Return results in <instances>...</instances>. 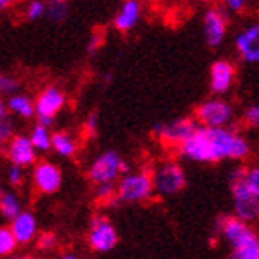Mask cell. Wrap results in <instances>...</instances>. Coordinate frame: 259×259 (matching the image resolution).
Segmentation results:
<instances>
[{
	"mask_svg": "<svg viewBox=\"0 0 259 259\" xmlns=\"http://www.w3.org/2000/svg\"><path fill=\"white\" fill-rule=\"evenodd\" d=\"M178 152L182 157L194 163H217L224 159L241 161L250 156V143L230 126H198L196 132L180 146Z\"/></svg>",
	"mask_w": 259,
	"mask_h": 259,
	"instance_id": "1",
	"label": "cell"
},
{
	"mask_svg": "<svg viewBox=\"0 0 259 259\" xmlns=\"http://www.w3.org/2000/svg\"><path fill=\"white\" fill-rule=\"evenodd\" d=\"M219 235L232 246L230 259H259V235L250 222L239 217H224L219 221Z\"/></svg>",
	"mask_w": 259,
	"mask_h": 259,
	"instance_id": "2",
	"label": "cell"
},
{
	"mask_svg": "<svg viewBox=\"0 0 259 259\" xmlns=\"http://www.w3.org/2000/svg\"><path fill=\"white\" fill-rule=\"evenodd\" d=\"M246 168H237L232 174V202L233 215L246 222L259 221V196L244 180Z\"/></svg>",
	"mask_w": 259,
	"mask_h": 259,
	"instance_id": "3",
	"label": "cell"
},
{
	"mask_svg": "<svg viewBox=\"0 0 259 259\" xmlns=\"http://www.w3.org/2000/svg\"><path fill=\"white\" fill-rule=\"evenodd\" d=\"M128 172V165L115 150L102 152L91 161L87 168V178L93 185L100 184H117Z\"/></svg>",
	"mask_w": 259,
	"mask_h": 259,
	"instance_id": "4",
	"label": "cell"
},
{
	"mask_svg": "<svg viewBox=\"0 0 259 259\" xmlns=\"http://www.w3.org/2000/svg\"><path fill=\"white\" fill-rule=\"evenodd\" d=\"M154 182V193L161 198H168L184 191L187 178L182 165L176 161H161L150 170Z\"/></svg>",
	"mask_w": 259,
	"mask_h": 259,
	"instance_id": "5",
	"label": "cell"
},
{
	"mask_svg": "<svg viewBox=\"0 0 259 259\" xmlns=\"http://www.w3.org/2000/svg\"><path fill=\"white\" fill-rule=\"evenodd\" d=\"M154 193L152 174L146 170H134L126 172L117 182V196L124 204H141L146 202Z\"/></svg>",
	"mask_w": 259,
	"mask_h": 259,
	"instance_id": "6",
	"label": "cell"
},
{
	"mask_svg": "<svg viewBox=\"0 0 259 259\" xmlns=\"http://www.w3.org/2000/svg\"><path fill=\"white\" fill-rule=\"evenodd\" d=\"M194 119L200 126H205V128H224L232 124L233 108L232 104L222 98H209L196 108Z\"/></svg>",
	"mask_w": 259,
	"mask_h": 259,
	"instance_id": "7",
	"label": "cell"
},
{
	"mask_svg": "<svg viewBox=\"0 0 259 259\" xmlns=\"http://www.w3.org/2000/svg\"><path fill=\"white\" fill-rule=\"evenodd\" d=\"M117 243H119V233L115 230L113 222L104 215L93 217L89 232H87L89 248L98 254H108L117 246Z\"/></svg>",
	"mask_w": 259,
	"mask_h": 259,
	"instance_id": "8",
	"label": "cell"
},
{
	"mask_svg": "<svg viewBox=\"0 0 259 259\" xmlns=\"http://www.w3.org/2000/svg\"><path fill=\"white\" fill-rule=\"evenodd\" d=\"M196 119H176L172 122H157L152 130V134L161 141L165 146H180L189 139L198 128Z\"/></svg>",
	"mask_w": 259,
	"mask_h": 259,
	"instance_id": "9",
	"label": "cell"
},
{
	"mask_svg": "<svg viewBox=\"0 0 259 259\" xmlns=\"http://www.w3.org/2000/svg\"><path fill=\"white\" fill-rule=\"evenodd\" d=\"M67 98H65V93L58 87H45L43 91L39 93V97L35 98V117H37V122L45 126H52L54 124L56 115L63 109Z\"/></svg>",
	"mask_w": 259,
	"mask_h": 259,
	"instance_id": "10",
	"label": "cell"
},
{
	"mask_svg": "<svg viewBox=\"0 0 259 259\" xmlns=\"http://www.w3.org/2000/svg\"><path fill=\"white\" fill-rule=\"evenodd\" d=\"M6 157L10 165H19L22 168L33 167L37 163V148L33 146L30 135H13L6 143Z\"/></svg>",
	"mask_w": 259,
	"mask_h": 259,
	"instance_id": "11",
	"label": "cell"
},
{
	"mask_svg": "<svg viewBox=\"0 0 259 259\" xmlns=\"http://www.w3.org/2000/svg\"><path fill=\"white\" fill-rule=\"evenodd\" d=\"M32 182L35 191L41 194H54L61 189V170L56 163L37 161L32 167Z\"/></svg>",
	"mask_w": 259,
	"mask_h": 259,
	"instance_id": "12",
	"label": "cell"
},
{
	"mask_svg": "<svg viewBox=\"0 0 259 259\" xmlns=\"http://www.w3.org/2000/svg\"><path fill=\"white\" fill-rule=\"evenodd\" d=\"M235 50L246 63H259V22H254L239 32L235 37Z\"/></svg>",
	"mask_w": 259,
	"mask_h": 259,
	"instance_id": "13",
	"label": "cell"
},
{
	"mask_svg": "<svg viewBox=\"0 0 259 259\" xmlns=\"http://www.w3.org/2000/svg\"><path fill=\"white\" fill-rule=\"evenodd\" d=\"M226 17L219 8H209L204 13V35L209 47H219L226 37Z\"/></svg>",
	"mask_w": 259,
	"mask_h": 259,
	"instance_id": "14",
	"label": "cell"
},
{
	"mask_svg": "<svg viewBox=\"0 0 259 259\" xmlns=\"http://www.w3.org/2000/svg\"><path fill=\"white\" fill-rule=\"evenodd\" d=\"M235 81V67L230 61L219 60L211 65L209 72V87L213 95H224L232 89Z\"/></svg>",
	"mask_w": 259,
	"mask_h": 259,
	"instance_id": "15",
	"label": "cell"
},
{
	"mask_svg": "<svg viewBox=\"0 0 259 259\" xmlns=\"http://www.w3.org/2000/svg\"><path fill=\"white\" fill-rule=\"evenodd\" d=\"M10 228L13 235L17 237L21 246L37 241V219L30 211H22L21 215H17L13 221H10Z\"/></svg>",
	"mask_w": 259,
	"mask_h": 259,
	"instance_id": "16",
	"label": "cell"
},
{
	"mask_svg": "<svg viewBox=\"0 0 259 259\" xmlns=\"http://www.w3.org/2000/svg\"><path fill=\"white\" fill-rule=\"evenodd\" d=\"M139 19H141L139 0H124L122 6H120V10L117 11V15H115L113 24L119 32H130V30L135 28V24L139 22Z\"/></svg>",
	"mask_w": 259,
	"mask_h": 259,
	"instance_id": "17",
	"label": "cell"
},
{
	"mask_svg": "<svg viewBox=\"0 0 259 259\" xmlns=\"http://www.w3.org/2000/svg\"><path fill=\"white\" fill-rule=\"evenodd\" d=\"M6 108H8L10 113H13L15 117H21V119L35 117V102L32 98H28L26 95H21V93H15V95L8 97Z\"/></svg>",
	"mask_w": 259,
	"mask_h": 259,
	"instance_id": "18",
	"label": "cell"
},
{
	"mask_svg": "<svg viewBox=\"0 0 259 259\" xmlns=\"http://www.w3.org/2000/svg\"><path fill=\"white\" fill-rule=\"evenodd\" d=\"M22 211H24L22 209V200L15 191L4 189L0 193V213L4 219L13 221L17 215H21Z\"/></svg>",
	"mask_w": 259,
	"mask_h": 259,
	"instance_id": "19",
	"label": "cell"
},
{
	"mask_svg": "<svg viewBox=\"0 0 259 259\" xmlns=\"http://www.w3.org/2000/svg\"><path fill=\"white\" fill-rule=\"evenodd\" d=\"M52 150L61 157H72L78 150V143L67 132H54L52 134Z\"/></svg>",
	"mask_w": 259,
	"mask_h": 259,
	"instance_id": "20",
	"label": "cell"
},
{
	"mask_svg": "<svg viewBox=\"0 0 259 259\" xmlns=\"http://www.w3.org/2000/svg\"><path fill=\"white\" fill-rule=\"evenodd\" d=\"M30 139H32L33 146L37 148V152L52 150V134H50L49 126L37 122L32 128V132H30Z\"/></svg>",
	"mask_w": 259,
	"mask_h": 259,
	"instance_id": "21",
	"label": "cell"
},
{
	"mask_svg": "<svg viewBox=\"0 0 259 259\" xmlns=\"http://www.w3.org/2000/svg\"><path fill=\"white\" fill-rule=\"evenodd\" d=\"M21 244L17 241V237L13 235L11 232V228H0V255L2 257H10V255H15L17 248H19Z\"/></svg>",
	"mask_w": 259,
	"mask_h": 259,
	"instance_id": "22",
	"label": "cell"
},
{
	"mask_svg": "<svg viewBox=\"0 0 259 259\" xmlns=\"http://www.w3.org/2000/svg\"><path fill=\"white\" fill-rule=\"evenodd\" d=\"M95 198L100 204H113V202H120L117 196V184H100L95 185Z\"/></svg>",
	"mask_w": 259,
	"mask_h": 259,
	"instance_id": "23",
	"label": "cell"
},
{
	"mask_svg": "<svg viewBox=\"0 0 259 259\" xmlns=\"http://www.w3.org/2000/svg\"><path fill=\"white\" fill-rule=\"evenodd\" d=\"M69 13V6H67V0H47V15H49L50 21L60 22L63 21Z\"/></svg>",
	"mask_w": 259,
	"mask_h": 259,
	"instance_id": "24",
	"label": "cell"
},
{
	"mask_svg": "<svg viewBox=\"0 0 259 259\" xmlns=\"http://www.w3.org/2000/svg\"><path fill=\"white\" fill-rule=\"evenodd\" d=\"M28 21H39L47 15V0H30L24 10Z\"/></svg>",
	"mask_w": 259,
	"mask_h": 259,
	"instance_id": "25",
	"label": "cell"
},
{
	"mask_svg": "<svg viewBox=\"0 0 259 259\" xmlns=\"http://www.w3.org/2000/svg\"><path fill=\"white\" fill-rule=\"evenodd\" d=\"M11 137H13V122L8 115V108L0 106V139L8 143Z\"/></svg>",
	"mask_w": 259,
	"mask_h": 259,
	"instance_id": "26",
	"label": "cell"
},
{
	"mask_svg": "<svg viewBox=\"0 0 259 259\" xmlns=\"http://www.w3.org/2000/svg\"><path fill=\"white\" fill-rule=\"evenodd\" d=\"M6 180L11 189H19L24 185V168L19 165H10L8 172H6Z\"/></svg>",
	"mask_w": 259,
	"mask_h": 259,
	"instance_id": "27",
	"label": "cell"
},
{
	"mask_svg": "<svg viewBox=\"0 0 259 259\" xmlns=\"http://www.w3.org/2000/svg\"><path fill=\"white\" fill-rule=\"evenodd\" d=\"M19 87H21V83H19L17 78H13V76H10V74L0 76V93H2V95L11 97V95H15V93L19 91Z\"/></svg>",
	"mask_w": 259,
	"mask_h": 259,
	"instance_id": "28",
	"label": "cell"
},
{
	"mask_svg": "<svg viewBox=\"0 0 259 259\" xmlns=\"http://www.w3.org/2000/svg\"><path fill=\"white\" fill-rule=\"evenodd\" d=\"M243 119H244V122H246V126L259 130V104H254V106L246 108Z\"/></svg>",
	"mask_w": 259,
	"mask_h": 259,
	"instance_id": "29",
	"label": "cell"
},
{
	"mask_svg": "<svg viewBox=\"0 0 259 259\" xmlns=\"http://www.w3.org/2000/svg\"><path fill=\"white\" fill-rule=\"evenodd\" d=\"M56 244H58V239H56L54 233H41L37 237V246H39V250H43V252L54 250Z\"/></svg>",
	"mask_w": 259,
	"mask_h": 259,
	"instance_id": "30",
	"label": "cell"
},
{
	"mask_svg": "<svg viewBox=\"0 0 259 259\" xmlns=\"http://www.w3.org/2000/svg\"><path fill=\"white\" fill-rule=\"evenodd\" d=\"M244 180L248 182V185L252 187V191L259 196V165L246 168V170H244Z\"/></svg>",
	"mask_w": 259,
	"mask_h": 259,
	"instance_id": "31",
	"label": "cell"
},
{
	"mask_svg": "<svg viewBox=\"0 0 259 259\" xmlns=\"http://www.w3.org/2000/svg\"><path fill=\"white\" fill-rule=\"evenodd\" d=\"M222 4L224 8L233 13H239V11H243L246 8V0H222Z\"/></svg>",
	"mask_w": 259,
	"mask_h": 259,
	"instance_id": "32",
	"label": "cell"
},
{
	"mask_svg": "<svg viewBox=\"0 0 259 259\" xmlns=\"http://www.w3.org/2000/svg\"><path fill=\"white\" fill-rule=\"evenodd\" d=\"M97 126H98V117L95 113H91L89 117H87L85 120V130L89 135H95L97 134Z\"/></svg>",
	"mask_w": 259,
	"mask_h": 259,
	"instance_id": "33",
	"label": "cell"
},
{
	"mask_svg": "<svg viewBox=\"0 0 259 259\" xmlns=\"http://www.w3.org/2000/svg\"><path fill=\"white\" fill-rule=\"evenodd\" d=\"M11 4H13V0H0V8H2V10L10 8Z\"/></svg>",
	"mask_w": 259,
	"mask_h": 259,
	"instance_id": "34",
	"label": "cell"
},
{
	"mask_svg": "<svg viewBox=\"0 0 259 259\" xmlns=\"http://www.w3.org/2000/svg\"><path fill=\"white\" fill-rule=\"evenodd\" d=\"M4 259H35L32 255H10V257H4Z\"/></svg>",
	"mask_w": 259,
	"mask_h": 259,
	"instance_id": "35",
	"label": "cell"
},
{
	"mask_svg": "<svg viewBox=\"0 0 259 259\" xmlns=\"http://www.w3.org/2000/svg\"><path fill=\"white\" fill-rule=\"evenodd\" d=\"M61 259H80L76 254H65V255H61Z\"/></svg>",
	"mask_w": 259,
	"mask_h": 259,
	"instance_id": "36",
	"label": "cell"
}]
</instances>
